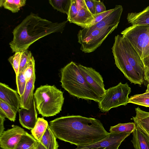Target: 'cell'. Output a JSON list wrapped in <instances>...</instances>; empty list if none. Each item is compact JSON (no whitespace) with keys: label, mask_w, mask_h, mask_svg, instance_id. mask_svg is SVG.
<instances>
[{"label":"cell","mask_w":149,"mask_h":149,"mask_svg":"<svg viewBox=\"0 0 149 149\" xmlns=\"http://www.w3.org/2000/svg\"><path fill=\"white\" fill-rule=\"evenodd\" d=\"M49 125L56 138L77 147L97 142L109 134L99 120L80 115L57 118Z\"/></svg>","instance_id":"1"},{"label":"cell","mask_w":149,"mask_h":149,"mask_svg":"<svg viewBox=\"0 0 149 149\" xmlns=\"http://www.w3.org/2000/svg\"><path fill=\"white\" fill-rule=\"evenodd\" d=\"M68 20L53 22L34 14L27 16L13 30L9 44L13 52L27 49L33 43L52 33H62Z\"/></svg>","instance_id":"2"},{"label":"cell","mask_w":149,"mask_h":149,"mask_svg":"<svg viewBox=\"0 0 149 149\" xmlns=\"http://www.w3.org/2000/svg\"><path fill=\"white\" fill-rule=\"evenodd\" d=\"M61 86L70 95L98 102L100 98L94 91L81 73L78 64L71 61L61 70Z\"/></svg>","instance_id":"3"},{"label":"cell","mask_w":149,"mask_h":149,"mask_svg":"<svg viewBox=\"0 0 149 149\" xmlns=\"http://www.w3.org/2000/svg\"><path fill=\"white\" fill-rule=\"evenodd\" d=\"M36 107L43 117L54 116L62 110L64 98L63 93L55 86L41 85L34 93Z\"/></svg>","instance_id":"4"},{"label":"cell","mask_w":149,"mask_h":149,"mask_svg":"<svg viewBox=\"0 0 149 149\" xmlns=\"http://www.w3.org/2000/svg\"><path fill=\"white\" fill-rule=\"evenodd\" d=\"M142 60L149 56V26L132 25L122 31Z\"/></svg>","instance_id":"5"},{"label":"cell","mask_w":149,"mask_h":149,"mask_svg":"<svg viewBox=\"0 0 149 149\" xmlns=\"http://www.w3.org/2000/svg\"><path fill=\"white\" fill-rule=\"evenodd\" d=\"M131 88L127 83L120 82L116 86L106 90L105 93L98 102V107L102 112H107L111 109L128 103L129 95Z\"/></svg>","instance_id":"6"},{"label":"cell","mask_w":149,"mask_h":149,"mask_svg":"<svg viewBox=\"0 0 149 149\" xmlns=\"http://www.w3.org/2000/svg\"><path fill=\"white\" fill-rule=\"evenodd\" d=\"M111 49L121 54L144 79V65L140 56L128 41L122 36L117 35Z\"/></svg>","instance_id":"7"},{"label":"cell","mask_w":149,"mask_h":149,"mask_svg":"<svg viewBox=\"0 0 149 149\" xmlns=\"http://www.w3.org/2000/svg\"><path fill=\"white\" fill-rule=\"evenodd\" d=\"M118 26H108L93 30L89 35L78 41L81 44L80 50L87 53L94 51L101 45L108 36L117 28Z\"/></svg>","instance_id":"8"},{"label":"cell","mask_w":149,"mask_h":149,"mask_svg":"<svg viewBox=\"0 0 149 149\" xmlns=\"http://www.w3.org/2000/svg\"><path fill=\"white\" fill-rule=\"evenodd\" d=\"M123 10V7L121 5H116L113 11L100 22L90 27L80 30L77 35L78 41L89 35L95 29L118 25Z\"/></svg>","instance_id":"9"},{"label":"cell","mask_w":149,"mask_h":149,"mask_svg":"<svg viewBox=\"0 0 149 149\" xmlns=\"http://www.w3.org/2000/svg\"><path fill=\"white\" fill-rule=\"evenodd\" d=\"M80 71L94 91L100 98L105 93L103 78L100 73L91 67L78 64Z\"/></svg>","instance_id":"10"},{"label":"cell","mask_w":149,"mask_h":149,"mask_svg":"<svg viewBox=\"0 0 149 149\" xmlns=\"http://www.w3.org/2000/svg\"><path fill=\"white\" fill-rule=\"evenodd\" d=\"M130 134L110 132L108 136L100 141L90 145L77 147L75 149H118L121 143Z\"/></svg>","instance_id":"11"},{"label":"cell","mask_w":149,"mask_h":149,"mask_svg":"<svg viewBox=\"0 0 149 149\" xmlns=\"http://www.w3.org/2000/svg\"><path fill=\"white\" fill-rule=\"evenodd\" d=\"M116 66L131 83L141 86L144 80L142 79L134 68L119 53L111 49Z\"/></svg>","instance_id":"12"},{"label":"cell","mask_w":149,"mask_h":149,"mask_svg":"<svg viewBox=\"0 0 149 149\" xmlns=\"http://www.w3.org/2000/svg\"><path fill=\"white\" fill-rule=\"evenodd\" d=\"M25 131L20 127L14 125L0 135V146L2 149H15Z\"/></svg>","instance_id":"13"},{"label":"cell","mask_w":149,"mask_h":149,"mask_svg":"<svg viewBox=\"0 0 149 149\" xmlns=\"http://www.w3.org/2000/svg\"><path fill=\"white\" fill-rule=\"evenodd\" d=\"M36 108L35 102L33 98L29 109L24 108L19 109V120L23 127L30 130L34 127L38 119Z\"/></svg>","instance_id":"14"},{"label":"cell","mask_w":149,"mask_h":149,"mask_svg":"<svg viewBox=\"0 0 149 149\" xmlns=\"http://www.w3.org/2000/svg\"><path fill=\"white\" fill-rule=\"evenodd\" d=\"M18 93L7 85L0 83V99L8 104L17 113L20 103V96Z\"/></svg>","instance_id":"15"},{"label":"cell","mask_w":149,"mask_h":149,"mask_svg":"<svg viewBox=\"0 0 149 149\" xmlns=\"http://www.w3.org/2000/svg\"><path fill=\"white\" fill-rule=\"evenodd\" d=\"M78 8L77 15L72 23L86 28L94 19V16L87 8L84 0H76Z\"/></svg>","instance_id":"16"},{"label":"cell","mask_w":149,"mask_h":149,"mask_svg":"<svg viewBox=\"0 0 149 149\" xmlns=\"http://www.w3.org/2000/svg\"><path fill=\"white\" fill-rule=\"evenodd\" d=\"M36 80L35 72L33 74L29 80L27 81L23 95L20 96V108L29 109L34 98L33 91Z\"/></svg>","instance_id":"17"},{"label":"cell","mask_w":149,"mask_h":149,"mask_svg":"<svg viewBox=\"0 0 149 149\" xmlns=\"http://www.w3.org/2000/svg\"><path fill=\"white\" fill-rule=\"evenodd\" d=\"M127 19L132 26H149V6L139 12L129 13Z\"/></svg>","instance_id":"18"},{"label":"cell","mask_w":149,"mask_h":149,"mask_svg":"<svg viewBox=\"0 0 149 149\" xmlns=\"http://www.w3.org/2000/svg\"><path fill=\"white\" fill-rule=\"evenodd\" d=\"M136 115L132 119L136 127L144 132L149 134V112L142 110L139 107L135 108Z\"/></svg>","instance_id":"19"},{"label":"cell","mask_w":149,"mask_h":149,"mask_svg":"<svg viewBox=\"0 0 149 149\" xmlns=\"http://www.w3.org/2000/svg\"><path fill=\"white\" fill-rule=\"evenodd\" d=\"M131 142L135 149H149V137L137 127L132 133Z\"/></svg>","instance_id":"20"},{"label":"cell","mask_w":149,"mask_h":149,"mask_svg":"<svg viewBox=\"0 0 149 149\" xmlns=\"http://www.w3.org/2000/svg\"><path fill=\"white\" fill-rule=\"evenodd\" d=\"M56 139L49 125L40 141L46 149H58Z\"/></svg>","instance_id":"21"},{"label":"cell","mask_w":149,"mask_h":149,"mask_svg":"<svg viewBox=\"0 0 149 149\" xmlns=\"http://www.w3.org/2000/svg\"><path fill=\"white\" fill-rule=\"evenodd\" d=\"M49 126L47 121L42 118H38L34 127L31 130L32 135L40 141Z\"/></svg>","instance_id":"22"},{"label":"cell","mask_w":149,"mask_h":149,"mask_svg":"<svg viewBox=\"0 0 149 149\" xmlns=\"http://www.w3.org/2000/svg\"><path fill=\"white\" fill-rule=\"evenodd\" d=\"M26 1L25 0H1L0 6L15 13L17 12L20 8L25 5Z\"/></svg>","instance_id":"23"},{"label":"cell","mask_w":149,"mask_h":149,"mask_svg":"<svg viewBox=\"0 0 149 149\" xmlns=\"http://www.w3.org/2000/svg\"><path fill=\"white\" fill-rule=\"evenodd\" d=\"M136 127V125L134 122L119 123L115 126H111L109 131L110 132L131 134L134 132Z\"/></svg>","instance_id":"24"},{"label":"cell","mask_w":149,"mask_h":149,"mask_svg":"<svg viewBox=\"0 0 149 149\" xmlns=\"http://www.w3.org/2000/svg\"><path fill=\"white\" fill-rule=\"evenodd\" d=\"M49 1L54 9L68 15L71 3V0H49Z\"/></svg>","instance_id":"25"},{"label":"cell","mask_w":149,"mask_h":149,"mask_svg":"<svg viewBox=\"0 0 149 149\" xmlns=\"http://www.w3.org/2000/svg\"><path fill=\"white\" fill-rule=\"evenodd\" d=\"M17 113L8 104L0 99V115L14 122Z\"/></svg>","instance_id":"26"},{"label":"cell","mask_w":149,"mask_h":149,"mask_svg":"<svg viewBox=\"0 0 149 149\" xmlns=\"http://www.w3.org/2000/svg\"><path fill=\"white\" fill-rule=\"evenodd\" d=\"M37 141L32 135L25 131L15 149H29Z\"/></svg>","instance_id":"27"},{"label":"cell","mask_w":149,"mask_h":149,"mask_svg":"<svg viewBox=\"0 0 149 149\" xmlns=\"http://www.w3.org/2000/svg\"><path fill=\"white\" fill-rule=\"evenodd\" d=\"M128 103L149 107V96L144 95L142 94L135 95L129 98Z\"/></svg>","instance_id":"28"},{"label":"cell","mask_w":149,"mask_h":149,"mask_svg":"<svg viewBox=\"0 0 149 149\" xmlns=\"http://www.w3.org/2000/svg\"><path fill=\"white\" fill-rule=\"evenodd\" d=\"M27 81L24 74V70H22L16 76V83L17 92L20 96L24 93Z\"/></svg>","instance_id":"29"},{"label":"cell","mask_w":149,"mask_h":149,"mask_svg":"<svg viewBox=\"0 0 149 149\" xmlns=\"http://www.w3.org/2000/svg\"><path fill=\"white\" fill-rule=\"evenodd\" d=\"M21 52H17L8 59L15 73L16 76L19 74Z\"/></svg>","instance_id":"30"},{"label":"cell","mask_w":149,"mask_h":149,"mask_svg":"<svg viewBox=\"0 0 149 149\" xmlns=\"http://www.w3.org/2000/svg\"><path fill=\"white\" fill-rule=\"evenodd\" d=\"M32 56L31 51L28 49L21 52L19 73L25 69Z\"/></svg>","instance_id":"31"},{"label":"cell","mask_w":149,"mask_h":149,"mask_svg":"<svg viewBox=\"0 0 149 149\" xmlns=\"http://www.w3.org/2000/svg\"><path fill=\"white\" fill-rule=\"evenodd\" d=\"M34 72H35V62L32 56L24 69V74L27 81L29 80Z\"/></svg>","instance_id":"32"},{"label":"cell","mask_w":149,"mask_h":149,"mask_svg":"<svg viewBox=\"0 0 149 149\" xmlns=\"http://www.w3.org/2000/svg\"><path fill=\"white\" fill-rule=\"evenodd\" d=\"M78 10L76 0H71V3L67 15V19L70 23H72L76 17Z\"/></svg>","instance_id":"33"},{"label":"cell","mask_w":149,"mask_h":149,"mask_svg":"<svg viewBox=\"0 0 149 149\" xmlns=\"http://www.w3.org/2000/svg\"><path fill=\"white\" fill-rule=\"evenodd\" d=\"M113 10L114 8L107 10L104 12L96 15L94 17V19L92 22L88 25V27L86 28L90 27L98 23L101 21L104 18L109 14Z\"/></svg>","instance_id":"34"},{"label":"cell","mask_w":149,"mask_h":149,"mask_svg":"<svg viewBox=\"0 0 149 149\" xmlns=\"http://www.w3.org/2000/svg\"><path fill=\"white\" fill-rule=\"evenodd\" d=\"M144 65V79L149 84V56L142 59Z\"/></svg>","instance_id":"35"},{"label":"cell","mask_w":149,"mask_h":149,"mask_svg":"<svg viewBox=\"0 0 149 149\" xmlns=\"http://www.w3.org/2000/svg\"><path fill=\"white\" fill-rule=\"evenodd\" d=\"M95 3L96 15L106 11V7L104 3L100 1L94 0Z\"/></svg>","instance_id":"36"},{"label":"cell","mask_w":149,"mask_h":149,"mask_svg":"<svg viewBox=\"0 0 149 149\" xmlns=\"http://www.w3.org/2000/svg\"><path fill=\"white\" fill-rule=\"evenodd\" d=\"M86 6L91 13L95 17L96 15L94 0H84Z\"/></svg>","instance_id":"37"},{"label":"cell","mask_w":149,"mask_h":149,"mask_svg":"<svg viewBox=\"0 0 149 149\" xmlns=\"http://www.w3.org/2000/svg\"><path fill=\"white\" fill-rule=\"evenodd\" d=\"M5 117L0 115V135L4 131L5 128L4 126V122L5 120Z\"/></svg>","instance_id":"38"},{"label":"cell","mask_w":149,"mask_h":149,"mask_svg":"<svg viewBox=\"0 0 149 149\" xmlns=\"http://www.w3.org/2000/svg\"><path fill=\"white\" fill-rule=\"evenodd\" d=\"M37 149H46L40 141L37 142Z\"/></svg>","instance_id":"39"},{"label":"cell","mask_w":149,"mask_h":149,"mask_svg":"<svg viewBox=\"0 0 149 149\" xmlns=\"http://www.w3.org/2000/svg\"><path fill=\"white\" fill-rule=\"evenodd\" d=\"M37 142L34 143L29 149H37Z\"/></svg>","instance_id":"40"},{"label":"cell","mask_w":149,"mask_h":149,"mask_svg":"<svg viewBox=\"0 0 149 149\" xmlns=\"http://www.w3.org/2000/svg\"><path fill=\"white\" fill-rule=\"evenodd\" d=\"M142 94L144 95L149 96V91H146L145 93Z\"/></svg>","instance_id":"41"},{"label":"cell","mask_w":149,"mask_h":149,"mask_svg":"<svg viewBox=\"0 0 149 149\" xmlns=\"http://www.w3.org/2000/svg\"><path fill=\"white\" fill-rule=\"evenodd\" d=\"M149 91V84H148L147 86V88L146 90V91Z\"/></svg>","instance_id":"42"},{"label":"cell","mask_w":149,"mask_h":149,"mask_svg":"<svg viewBox=\"0 0 149 149\" xmlns=\"http://www.w3.org/2000/svg\"><path fill=\"white\" fill-rule=\"evenodd\" d=\"M149 137V134H148L147 133H145Z\"/></svg>","instance_id":"43"},{"label":"cell","mask_w":149,"mask_h":149,"mask_svg":"<svg viewBox=\"0 0 149 149\" xmlns=\"http://www.w3.org/2000/svg\"></svg>","instance_id":"44"}]
</instances>
